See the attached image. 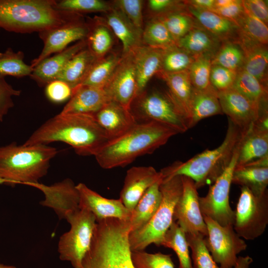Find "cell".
I'll return each instance as SVG.
<instances>
[{"mask_svg": "<svg viewBox=\"0 0 268 268\" xmlns=\"http://www.w3.org/2000/svg\"><path fill=\"white\" fill-rule=\"evenodd\" d=\"M110 140L93 115L59 113L39 127L24 143L47 144L60 141L82 156H95Z\"/></svg>", "mask_w": 268, "mask_h": 268, "instance_id": "1", "label": "cell"}, {"mask_svg": "<svg viewBox=\"0 0 268 268\" xmlns=\"http://www.w3.org/2000/svg\"><path fill=\"white\" fill-rule=\"evenodd\" d=\"M178 134L160 123H137L121 135L110 139L94 156L103 169L124 167L140 156L153 152Z\"/></svg>", "mask_w": 268, "mask_h": 268, "instance_id": "2", "label": "cell"}, {"mask_svg": "<svg viewBox=\"0 0 268 268\" xmlns=\"http://www.w3.org/2000/svg\"><path fill=\"white\" fill-rule=\"evenodd\" d=\"M54 0H0V28L18 33H38L82 16L60 11Z\"/></svg>", "mask_w": 268, "mask_h": 268, "instance_id": "3", "label": "cell"}, {"mask_svg": "<svg viewBox=\"0 0 268 268\" xmlns=\"http://www.w3.org/2000/svg\"><path fill=\"white\" fill-rule=\"evenodd\" d=\"M243 131L228 120L225 138L217 148L206 149L185 162L176 161L160 172L163 179L176 176L191 178L197 189L212 184L229 164Z\"/></svg>", "mask_w": 268, "mask_h": 268, "instance_id": "4", "label": "cell"}, {"mask_svg": "<svg viewBox=\"0 0 268 268\" xmlns=\"http://www.w3.org/2000/svg\"><path fill=\"white\" fill-rule=\"evenodd\" d=\"M128 221L107 218L97 222L83 268H134L129 242Z\"/></svg>", "mask_w": 268, "mask_h": 268, "instance_id": "5", "label": "cell"}, {"mask_svg": "<svg viewBox=\"0 0 268 268\" xmlns=\"http://www.w3.org/2000/svg\"><path fill=\"white\" fill-rule=\"evenodd\" d=\"M57 149L47 144L17 145L12 142L0 147V178L7 184L38 183L47 173Z\"/></svg>", "mask_w": 268, "mask_h": 268, "instance_id": "6", "label": "cell"}, {"mask_svg": "<svg viewBox=\"0 0 268 268\" xmlns=\"http://www.w3.org/2000/svg\"><path fill=\"white\" fill-rule=\"evenodd\" d=\"M160 190L162 200L155 213L144 226L129 233L132 252L143 251L152 244L161 246L165 233L174 221L175 206L183 190L181 176L162 179Z\"/></svg>", "mask_w": 268, "mask_h": 268, "instance_id": "7", "label": "cell"}, {"mask_svg": "<svg viewBox=\"0 0 268 268\" xmlns=\"http://www.w3.org/2000/svg\"><path fill=\"white\" fill-rule=\"evenodd\" d=\"M130 109L137 123H160L178 134L189 129L188 122L168 92L144 90L136 96Z\"/></svg>", "mask_w": 268, "mask_h": 268, "instance_id": "8", "label": "cell"}, {"mask_svg": "<svg viewBox=\"0 0 268 268\" xmlns=\"http://www.w3.org/2000/svg\"><path fill=\"white\" fill-rule=\"evenodd\" d=\"M66 219L70 228L60 238L58 246L60 259L69 262L73 268H83L82 261L90 248L96 228V218L86 209L79 207Z\"/></svg>", "mask_w": 268, "mask_h": 268, "instance_id": "9", "label": "cell"}, {"mask_svg": "<svg viewBox=\"0 0 268 268\" xmlns=\"http://www.w3.org/2000/svg\"><path fill=\"white\" fill-rule=\"evenodd\" d=\"M268 224V192L257 196L247 187H242L234 211L233 226L236 233L242 238L254 240L264 233Z\"/></svg>", "mask_w": 268, "mask_h": 268, "instance_id": "10", "label": "cell"}, {"mask_svg": "<svg viewBox=\"0 0 268 268\" xmlns=\"http://www.w3.org/2000/svg\"><path fill=\"white\" fill-rule=\"evenodd\" d=\"M239 142L228 166L210 186L206 195L199 198L202 216L211 218L222 226L233 225L234 222V211L229 203V193L237 164Z\"/></svg>", "mask_w": 268, "mask_h": 268, "instance_id": "11", "label": "cell"}, {"mask_svg": "<svg viewBox=\"0 0 268 268\" xmlns=\"http://www.w3.org/2000/svg\"><path fill=\"white\" fill-rule=\"evenodd\" d=\"M203 217L207 228L204 240L208 251L220 268H233L237 255L247 249L246 243L237 235L233 225L222 226L208 217Z\"/></svg>", "mask_w": 268, "mask_h": 268, "instance_id": "12", "label": "cell"}, {"mask_svg": "<svg viewBox=\"0 0 268 268\" xmlns=\"http://www.w3.org/2000/svg\"><path fill=\"white\" fill-rule=\"evenodd\" d=\"M183 190L175 205L173 219L186 233L207 235V228L201 211L199 196L194 181L181 176Z\"/></svg>", "mask_w": 268, "mask_h": 268, "instance_id": "13", "label": "cell"}, {"mask_svg": "<svg viewBox=\"0 0 268 268\" xmlns=\"http://www.w3.org/2000/svg\"><path fill=\"white\" fill-rule=\"evenodd\" d=\"M88 32V23L81 16L58 27L39 33L44 47L40 55L32 61L31 66L33 68L51 54L63 51L73 42L85 40Z\"/></svg>", "mask_w": 268, "mask_h": 268, "instance_id": "14", "label": "cell"}, {"mask_svg": "<svg viewBox=\"0 0 268 268\" xmlns=\"http://www.w3.org/2000/svg\"><path fill=\"white\" fill-rule=\"evenodd\" d=\"M104 89L111 100L130 109L137 93L132 52L123 55L112 76Z\"/></svg>", "mask_w": 268, "mask_h": 268, "instance_id": "15", "label": "cell"}, {"mask_svg": "<svg viewBox=\"0 0 268 268\" xmlns=\"http://www.w3.org/2000/svg\"><path fill=\"white\" fill-rule=\"evenodd\" d=\"M41 191L45 199L41 205L52 208L60 219H65L71 212L79 208V196L76 185L70 179L48 186L40 183L29 184Z\"/></svg>", "mask_w": 268, "mask_h": 268, "instance_id": "16", "label": "cell"}, {"mask_svg": "<svg viewBox=\"0 0 268 268\" xmlns=\"http://www.w3.org/2000/svg\"><path fill=\"white\" fill-rule=\"evenodd\" d=\"M218 97L223 114H225L228 120L242 130L248 129L261 117L268 115L232 87L218 92Z\"/></svg>", "mask_w": 268, "mask_h": 268, "instance_id": "17", "label": "cell"}, {"mask_svg": "<svg viewBox=\"0 0 268 268\" xmlns=\"http://www.w3.org/2000/svg\"><path fill=\"white\" fill-rule=\"evenodd\" d=\"M76 187L79 196V207L91 212L95 217L96 222L107 218L130 220L132 212L120 199H110L103 197L82 183Z\"/></svg>", "mask_w": 268, "mask_h": 268, "instance_id": "18", "label": "cell"}, {"mask_svg": "<svg viewBox=\"0 0 268 268\" xmlns=\"http://www.w3.org/2000/svg\"><path fill=\"white\" fill-rule=\"evenodd\" d=\"M268 117L260 119L244 130L239 142L236 167L268 155Z\"/></svg>", "mask_w": 268, "mask_h": 268, "instance_id": "19", "label": "cell"}, {"mask_svg": "<svg viewBox=\"0 0 268 268\" xmlns=\"http://www.w3.org/2000/svg\"><path fill=\"white\" fill-rule=\"evenodd\" d=\"M161 179L160 172L152 166L132 167L127 171L119 199L132 212L147 189Z\"/></svg>", "mask_w": 268, "mask_h": 268, "instance_id": "20", "label": "cell"}, {"mask_svg": "<svg viewBox=\"0 0 268 268\" xmlns=\"http://www.w3.org/2000/svg\"><path fill=\"white\" fill-rule=\"evenodd\" d=\"M110 139L117 137L137 123L130 109L110 100L93 115Z\"/></svg>", "mask_w": 268, "mask_h": 268, "instance_id": "21", "label": "cell"}, {"mask_svg": "<svg viewBox=\"0 0 268 268\" xmlns=\"http://www.w3.org/2000/svg\"><path fill=\"white\" fill-rule=\"evenodd\" d=\"M110 100L104 88L79 85L72 90L68 102L60 113L94 115Z\"/></svg>", "mask_w": 268, "mask_h": 268, "instance_id": "22", "label": "cell"}, {"mask_svg": "<svg viewBox=\"0 0 268 268\" xmlns=\"http://www.w3.org/2000/svg\"><path fill=\"white\" fill-rule=\"evenodd\" d=\"M86 47L85 39L77 42L54 56L42 60L33 67L30 76L38 85L46 86L56 80L67 63Z\"/></svg>", "mask_w": 268, "mask_h": 268, "instance_id": "23", "label": "cell"}, {"mask_svg": "<svg viewBox=\"0 0 268 268\" xmlns=\"http://www.w3.org/2000/svg\"><path fill=\"white\" fill-rule=\"evenodd\" d=\"M132 52L136 77L137 95L145 90L150 79L160 71L163 50L142 45Z\"/></svg>", "mask_w": 268, "mask_h": 268, "instance_id": "24", "label": "cell"}, {"mask_svg": "<svg viewBox=\"0 0 268 268\" xmlns=\"http://www.w3.org/2000/svg\"><path fill=\"white\" fill-rule=\"evenodd\" d=\"M186 8L199 25L221 42L236 41L239 28L234 22L211 10L197 8L188 5H186Z\"/></svg>", "mask_w": 268, "mask_h": 268, "instance_id": "25", "label": "cell"}, {"mask_svg": "<svg viewBox=\"0 0 268 268\" xmlns=\"http://www.w3.org/2000/svg\"><path fill=\"white\" fill-rule=\"evenodd\" d=\"M242 49L244 61L242 69L268 87V45L238 35L235 41Z\"/></svg>", "mask_w": 268, "mask_h": 268, "instance_id": "26", "label": "cell"}, {"mask_svg": "<svg viewBox=\"0 0 268 268\" xmlns=\"http://www.w3.org/2000/svg\"><path fill=\"white\" fill-rule=\"evenodd\" d=\"M166 83L171 98L188 122L189 129L191 118V101L194 87L188 70L180 72L157 74Z\"/></svg>", "mask_w": 268, "mask_h": 268, "instance_id": "27", "label": "cell"}, {"mask_svg": "<svg viewBox=\"0 0 268 268\" xmlns=\"http://www.w3.org/2000/svg\"><path fill=\"white\" fill-rule=\"evenodd\" d=\"M103 18L116 38L121 42L123 55L142 45V30L135 27L119 10L113 7Z\"/></svg>", "mask_w": 268, "mask_h": 268, "instance_id": "28", "label": "cell"}, {"mask_svg": "<svg viewBox=\"0 0 268 268\" xmlns=\"http://www.w3.org/2000/svg\"><path fill=\"white\" fill-rule=\"evenodd\" d=\"M87 22L86 47L97 59L101 58L113 51L116 37L103 17L95 16Z\"/></svg>", "mask_w": 268, "mask_h": 268, "instance_id": "29", "label": "cell"}, {"mask_svg": "<svg viewBox=\"0 0 268 268\" xmlns=\"http://www.w3.org/2000/svg\"><path fill=\"white\" fill-rule=\"evenodd\" d=\"M161 179L151 186L140 199L132 211L129 220L130 232L144 226L153 217L162 200Z\"/></svg>", "mask_w": 268, "mask_h": 268, "instance_id": "30", "label": "cell"}, {"mask_svg": "<svg viewBox=\"0 0 268 268\" xmlns=\"http://www.w3.org/2000/svg\"><path fill=\"white\" fill-rule=\"evenodd\" d=\"M221 42L198 24L177 42V46L195 57L214 56Z\"/></svg>", "mask_w": 268, "mask_h": 268, "instance_id": "31", "label": "cell"}, {"mask_svg": "<svg viewBox=\"0 0 268 268\" xmlns=\"http://www.w3.org/2000/svg\"><path fill=\"white\" fill-rule=\"evenodd\" d=\"M96 60L86 47L67 63L57 79L67 83L72 90L82 83Z\"/></svg>", "mask_w": 268, "mask_h": 268, "instance_id": "32", "label": "cell"}, {"mask_svg": "<svg viewBox=\"0 0 268 268\" xmlns=\"http://www.w3.org/2000/svg\"><path fill=\"white\" fill-rule=\"evenodd\" d=\"M232 88L257 105L264 114H268V87L254 76L241 68Z\"/></svg>", "mask_w": 268, "mask_h": 268, "instance_id": "33", "label": "cell"}, {"mask_svg": "<svg viewBox=\"0 0 268 268\" xmlns=\"http://www.w3.org/2000/svg\"><path fill=\"white\" fill-rule=\"evenodd\" d=\"M190 128L201 120L216 115L223 114L215 89L198 90L194 88L191 101Z\"/></svg>", "mask_w": 268, "mask_h": 268, "instance_id": "34", "label": "cell"}, {"mask_svg": "<svg viewBox=\"0 0 268 268\" xmlns=\"http://www.w3.org/2000/svg\"><path fill=\"white\" fill-rule=\"evenodd\" d=\"M123 56L122 53L112 51L97 59L80 85L104 88L110 81Z\"/></svg>", "mask_w": 268, "mask_h": 268, "instance_id": "35", "label": "cell"}, {"mask_svg": "<svg viewBox=\"0 0 268 268\" xmlns=\"http://www.w3.org/2000/svg\"><path fill=\"white\" fill-rule=\"evenodd\" d=\"M232 183L247 187L257 196L267 192L268 167H236L233 171Z\"/></svg>", "mask_w": 268, "mask_h": 268, "instance_id": "36", "label": "cell"}, {"mask_svg": "<svg viewBox=\"0 0 268 268\" xmlns=\"http://www.w3.org/2000/svg\"><path fill=\"white\" fill-rule=\"evenodd\" d=\"M143 45L161 50H165L177 45L163 23L155 17L148 18L144 24L142 32Z\"/></svg>", "mask_w": 268, "mask_h": 268, "instance_id": "37", "label": "cell"}, {"mask_svg": "<svg viewBox=\"0 0 268 268\" xmlns=\"http://www.w3.org/2000/svg\"><path fill=\"white\" fill-rule=\"evenodd\" d=\"M161 246L172 249L177 256L179 268H194L186 233L173 221L165 233Z\"/></svg>", "mask_w": 268, "mask_h": 268, "instance_id": "38", "label": "cell"}, {"mask_svg": "<svg viewBox=\"0 0 268 268\" xmlns=\"http://www.w3.org/2000/svg\"><path fill=\"white\" fill-rule=\"evenodd\" d=\"M236 24L239 28L238 35L268 45V25L252 14L245 7L244 12L236 20Z\"/></svg>", "mask_w": 268, "mask_h": 268, "instance_id": "39", "label": "cell"}, {"mask_svg": "<svg viewBox=\"0 0 268 268\" xmlns=\"http://www.w3.org/2000/svg\"><path fill=\"white\" fill-rule=\"evenodd\" d=\"M244 61L241 47L235 41H229L221 43L212 59L211 64L238 71L242 68Z\"/></svg>", "mask_w": 268, "mask_h": 268, "instance_id": "40", "label": "cell"}, {"mask_svg": "<svg viewBox=\"0 0 268 268\" xmlns=\"http://www.w3.org/2000/svg\"><path fill=\"white\" fill-rule=\"evenodd\" d=\"M155 18L163 23L177 43L198 24L195 19L187 11V8Z\"/></svg>", "mask_w": 268, "mask_h": 268, "instance_id": "41", "label": "cell"}, {"mask_svg": "<svg viewBox=\"0 0 268 268\" xmlns=\"http://www.w3.org/2000/svg\"><path fill=\"white\" fill-rule=\"evenodd\" d=\"M33 68L24 62L22 51L14 52L8 48L0 52V77L10 75L16 77L30 76Z\"/></svg>", "mask_w": 268, "mask_h": 268, "instance_id": "42", "label": "cell"}, {"mask_svg": "<svg viewBox=\"0 0 268 268\" xmlns=\"http://www.w3.org/2000/svg\"><path fill=\"white\" fill-rule=\"evenodd\" d=\"M195 58L177 45L164 50L161 70L157 74H171L188 70Z\"/></svg>", "mask_w": 268, "mask_h": 268, "instance_id": "43", "label": "cell"}, {"mask_svg": "<svg viewBox=\"0 0 268 268\" xmlns=\"http://www.w3.org/2000/svg\"><path fill=\"white\" fill-rule=\"evenodd\" d=\"M213 57L211 55L197 57L188 69L189 77L195 89L201 91L214 89L210 81Z\"/></svg>", "mask_w": 268, "mask_h": 268, "instance_id": "44", "label": "cell"}, {"mask_svg": "<svg viewBox=\"0 0 268 268\" xmlns=\"http://www.w3.org/2000/svg\"><path fill=\"white\" fill-rule=\"evenodd\" d=\"M57 9L81 14L89 12L107 13L113 8L111 1L103 0H56Z\"/></svg>", "mask_w": 268, "mask_h": 268, "instance_id": "45", "label": "cell"}, {"mask_svg": "<svg viewBox=\"0 0 268 268\" xmlns=\"http://www.w3.org/2000/svg\"><path fill=\"white\" fill-rule=\"evenodd\" d=\"M186 237L191 250L194 268H220L208 251L203 235L197 233H186Z\"/></svg>", "mask_w": 268, "mask_h": 268, "instance_id": "46", "label": "cell"}, {"mask_svg": "<svg viewBox=\"0 0 268 268\" xmlns=\"http://www.w3.org/2000/svg\"><path fill=\"white\" fill-rule=\"evenodd\" d=\"M134 268H175L171 255L160 252L149 253L143 251L131 252Z\"/></svg>", "mask_w": 268, "mask_h": 268, "instance_id": "47", "label": "cell"}, {"mask_svg": "<svg viewBox=\"0 0 268 268\" xmlns=\"http://www.w3.org/2000/svg\"><path fill=\"white\" fill-rule=\"evenodd\" d=\"M142 0H115L111 1L113 7L121 11L135 27L143 29L144 22Z\"/></svg>", "mask_w": 268, "mask_h": 268, "instance_id": "48", "label": "cell"}, {"mask_svg": "<svg viewBox=\"0 0 268 268\" xmlns=\"http://www.w3.org/2000/svg\"><path fill=\"white\" fill-rule=\"evenodd\" d=\"M237 71L225 67L212 65L210 81L213 87L218 92L232 87Z\"/></svg>", "mask_w": 268, "mask_h": 268, "instance_id": "49", "label": "cell"}, {"mask_svg": "<svg viewBox=\"0 0 268 268\" xmlns=\"http://www.w3.org/2000/svg\"><path fill=\"white\" fill-rule=\"evenodd\" d=\"M146 6L148 18L156 17L186 9L184 0H148Z\"/></svg>", "mask_w": 268, "mask_h": 268, "instance_id": "50", "label": "cell"}, {"mask_svg": "<svg viewBox=\"0 0 268 268\" xmlns=\"http://www.w3.org/2000/svg\"><path fill=\"white\" fill-rule=\"evenodd\" d=\"M21 91L17 90L8 83L4 77H0V121L14 106L13 96H19Z\"/></svg>", "mask_w": 268, "mask_h": 268, "instance_id": "51", "label": "cell"}, {"mask_svg": "<svg viewBox=\"0 0 268 268\" xmlns=\"http://www.w3.org/2000/svg\"><path fill=\"white\" fill-rule=\"evenodd\" d=\"M71 88L66 82L53 80L46 85L45 93L48 98L55 103H61L69 99L72 94Z\"/></svg>", "mask_w": 268, "mask_h": 268, "instance_id": "52", "label": "cell"}, {"mask_svg": "<svg viewBox=\"0 0 268 268\" xmlns=\"http://www.w3.org/2000/svg\"><path fill=\"white\" fill-rule=\"evenodd\" d=\"M244 10L243 0H232L228 4L220 8H215L212 11L236 23V20Z\"/></svg>", "mask_w": 268, "mask_h": 268, "instance_id": "53", "label": "cell"}, {"mask_svg": "<svg viewBox=\"0 0 268 268\" xmlns=\"http://www.w3.org/2000/svg\"><path fill=\"white\" fill-rule=\"evenodd\" d=\"M243 3L248 11L268 25V0H243Z\"/></svg>", "mask_w": 268, "mask_h": 268, "instance_id": "54", "label": "cell"}, {"mask_svg": "<svg viewBox=\"0 0 268 268\" xmlns=\"http://www.w3.org/2000/svg\"><path fill=\"white\" fill-rule=\"evenodd\" d=\"M184 2L186 5L197 8L211 11L214 8V0H189Z\"/></svg>", "mask_w": 268, "mask_h": 268, "instance_id": "55", "label": "cell"}, {"mask_svg": "<svg viewBox=\"0 0 268 268\" xmlns=\"http://www.w3.org/2000/svg\"><path fill=\"white\" fill-rule=\"evenodd\" d=\"M253 262V259L249 256L238 257L234 268H249Z\"/></svg>", "mask_w": 268, "mask_h": 268, "instance_id": "56", "label": "cell"}, {"mask_svg": "<svg viewBox=\"0 0 268 268\" xmlns=\"http://www.w3.org/2000/svg\"><path fill=\"white\" fill-rule=\"evenodd\" d=\"M0 268H16L15 266L5 265L0 263Z\"/></svg>", "mask_w": 268, "mask_h": 268, "instance_id": "57", "label": "cell"}, {"mask_svg": "<svg viewBox=\"0 0 268 268\" xmlns=\"http://www.w3.org/2000/svg\"><path fill=\"white\" fill-rule=\"evenodd\" d=\"M3 183H7V182L6 180L0 178V184H3Z\"/></svg>", "mask_w": 268, "mask_h": 268, "instance_id": "58", "label": "cell"}, {"mask_svg": "<svg viewBox=\"0 0 268 268\" xmlns=\"http://www.w3.org/2000/svg\"></svg>", "mask_w": 268, "mask_h": 268, "instance_id": "59", "label": "cell"}]
</instances>
